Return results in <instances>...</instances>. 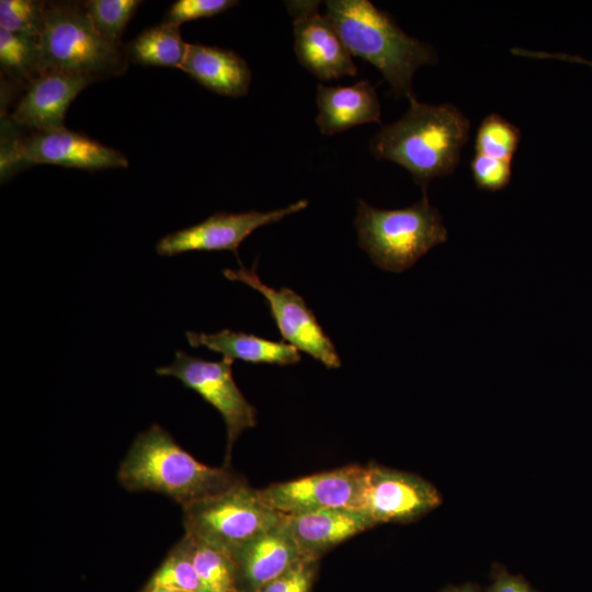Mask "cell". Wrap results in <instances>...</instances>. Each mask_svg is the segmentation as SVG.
I'll use <instances>...</instances> for the list:
<instances>
[{
  "label": "cell",
  "mask_w": 592,
  "mask_h": 592,
  "mask_svg": "<svg viewBox=\"0 0 592 592\" xmlns=\"http://www.w3.org/2000/svg\"><path fill=\"white\" fill-rule=\"evenodd\" d=\"M409 99L407 112L383 126L371 139L377 159L392 161L410 172L426 193L434 178L452 173L469 138L468 118L452 104L431 105Z\"/></svg>",
  "instance_id": "6da1fadb"
},
{
  "label": "cell",
  "mask_w": 592,
  "mask_h": 592,
  "mask_svg": "<svg viewBox=\"0 0 592 592\" xmlns=\"http://www.w3.org/2000/svg\"><path fill=\"white\" fill-rule=\"evenodd\" d=\"M117 479L128 491L162 493L181 506L244 481L230 465L213 467L198 462L158 424L136 436Z\"/></svg>",
  "instance_id": "7a4b0ae2"
},
{
  "label": "cell",
  "mask_w": 592,
  "mask_h": 592,
  "mask_svg": "<svg viewBox=\"0 0 592 592\" xmlns=\"http://www.w3.org/2000/svg\"><path fill=\"white\" fill-rule=\"evenodd\" d=\"M325 14L350 54L376 67L397 96L414 95V72L437 61L429 44L409 36L368 0H328Z\"/></svg>",
  "instance_id": "3957f363"
},
{
  "label": "cell",
  "mask_w": 592,
  "mask_h": 592,
  "mask_svg": "<svg viewBox=\"0 0 592 592\" xmlns=\"http://www.w3.org/2000/svg\"><path fill=\"white\" fill-rule=\"evenodd\" d=\"M127 59L121 43L111 42L96 31L83 4L46 2L38 37V75L60 72L94 82L122 75Z\"/></svg>",
  "instance_id": "277c9868"
},
{
  "label": "cell",
  "mask_w": 592,
  "mask_h": 592,
  "mask_svg": "<svg viewBox=\"0 0 592 592\" xmlns=\"http://www.w3.org/2000/svg\"><path fill=\"white\" fill-rule=\"evenodd\" d=\"M355 228L360 247L378 267L400 273L447 240V229L426 193L415 204L380 209L360 200Z\"/></svg>",
  "instance_id": "5b68a950"
},
{
  "label": "cell",
  "mask_w": 592,
  "mask_h": 592,
  "mask_svg": "<svg viewBox=\"0 0 592 592\" xmlns=\"http://www.w3.org/2000/svg\"><path fill=\"white\" fill-rule=\"evenodd\" d=\"M182 515L185 533L231 555L282 519L246 481L182 506Z\"/></svg>",
  "instance_id": "8992f818"
},
{
  "label": "cell",
  "mask_w": 592,
  "mask_h": 592,
  "mask_svg": "<svg viewBox=\"0 0 592 592\" xmlns=\"http://www.w3.org/2000/svg\"><path fill=\"white\" fill-rule=\"evenodd\" d=\"M232 363V358L225 356L213 362L179 350L171 364L156 368L160 376L179 379L221 414L227 432L226 465H229L236 440L257 423L255 408L246 399L234 379Z\"/></svg>",
  "instance_id": "52a82bcc"
},
{
  "label": "cell",
  "mask_w": 592,
  "mask_h": 592,
  "mask_svg": "<svg viewBox=\"0 0 592 592\" xmlns=\"http://www.w3.org/2000/svg\"><path fill=\"white\" fill-rule=\"evenodd\" d=\"M366 466L349 465L259 489L263 502L283 515L327 509L358 510Z\"/></svg>",
  "instance_id": "ba28073f"
},
{
  "label": "cell",
  "mask_w": 592,
  "mask_h": 592,
  "mask_svg": "<svg viewBox=\"0 0 592 592\" xmlns=\"http://www.w3.org/2000/svg\"><path fill=\"white\" fill-rule=\"evenodd\" d=\"M255 266L257 262L250 270L242 265L239 270L225 269L223 274L226 278L242 282L263 295L283 341L309 354L328 368L340 367V356L333 342L325 333L306 301L289 288L276 291L264 284L257 274Z\"/></svg>",
  "instance_id": "9c48e42d"
},
{
  "label": "cell",
  "mask_w": 592,
  "mask_h": 592,
  "mask_svg": "<svg viewBox=\"0 0 592 592\" xmlns=\"http://www.w3.org/2000/svg\"><path fill=\"white\" fill-rule=\"evenodd\" d=\"M442 502L439 490L422 477L379 465L366 466L358 510L376 525L420 519Z\"/></svg>",
  "instance_id": "30bf717a"
},
{
  "label": "cell",
  "mask_w": 592,
  "mask_h": 592,
  "mask_svg": "<svg viewBox=\"0 0 592 592\" xmlns=\"http://www.w3.org/2000/svg\"><path fill=\"white\" fill-rule=\"evenodd\" d=\"M57 164L84 170L126 168V157L84 135L66 128L50 132H35L23 139H16L2 153V173L13 166Z\"/></svg>",
  "instance_id": "8fae6325"
},
{
  "label": "cell",
  "mask_w": 592,
  "mask_h": 592,
  "mask_svg": "<svg viewBox=\"0 0 592 592\" xmlns=\"http://www.w3.org/2000/svg\"><path fill=\"white\" fill-rule=\"evenodd\" d=\"M307 205V200H299L270 212L216 213L198 224L166 235L157 242L156 251L162 257H174L192 251L228 250L238 258L239 244L255 229L276 223Z\"/></svg>",
  "instance_id": "7c38bea8"
},
{
  "label": "cell",
  "mask_w": 592,
  "mask_h": 592,
  "mask_svg": "<svg viewBox=\"0 0 592 592\" xmlns=\"http://www.w3.org/2000/svg\"><path fill=\"white\" fill-rule=\"evenodd\" d=\"M285 5L293 19L294 50L305 69L320 80L357 75L339 33L326 14L320 13V1L293 0Z\"/></svg>",
  "instance_id": "4fadbf2b"
},
{
  "label": "cell",
  "mask_w": 592,
  "mask_h": 592,
  "mask_svg": "<svg viewBox=\"0 0 592 592\" xmlns=\"http://www.w3.org/2000/svg\"><path fill=\"white\" fill-rule=\"evenodd\" d=\"M281 525L304 557L320 559L328 550L376 524L355 509H327L287 514Z\"/></svg>",
  "instance_id": "5bb4252c"
},
{
  "label": "cell",
  "mask_w": 592,
  "mask_h": 592,
  "mask_svg": "<svg viewBox=\"0 0 592 592\" xmlns=\"http://www.w3.org/2000/svg\"><path fill=\"white\" fill-rule=\"evenodd\" d=\"M90 83L88 79L60 72L39 73L30 81L12 119L36 132L65 128L70 103Z\"/></svg>",
  "instance_id": "9a60e30c"
},
{
  "label": "cell",
  "mask_w": 592,
  "mask_h": 592,
  "mask_svg": "<svg viewBox=\"0 0 592 592\" xmlns=\"http://www.w3.org/2000/svg\"><path fill=\"white\" fill-rule=\"evenodd\" d=\"M232 557L238 588L243 592H258L304 556L280 521L239 547Z\"/></svg>",
  "instance_id": "2e32d148"
},
{
  "label": "cell",
  "mask_w": 592,
  "mask_h": 592,
  "mask_svg": "<svg viewBox=\"0 0 592 592\" xmlns=\"http://www.w3.org/2000/svg\"><path fill=\"white\" fill-rule=\"evenodd\" d=\"M316 124L325 136H333L356 125L380 123V103L368 80L352 86L317 87Z\"/></svg>",
  "instance_id": "e0dca14e"
},
{
  "label": "cell",
  "mask_w": 592,
  "mask_h": 592,
  "mask_svg": "<svg viewBox=\"0 0 592 592\" xmlns=\"http://www.w3.org/2000/svg\"><path fill=\"white\" fill-rule=\"evenodd\" d=\"M203 87L226 96H242L249 91L251 70L237 53L202 44H189L181 66Z\"/></svg>",
  "instance_id": "ac0fdd59"
},
{
  "label": "cell",
  "mask_w": 592,
  "mask_h": 592,
  "mask_svg": "<svg viewBox=\"0 0 592 592\" xmlns=\"http://www.w3.org/2000/svg\"><path fill=\"white\" fill-rule=\"evenodd\" d=\"M185 335L191 346H204L232 360L281 366L300 361L299 351L293 345L284 341H270L254 334L224 329L216 333L186 331Z\"/></svg>",
  "instance_id": "d6986e66"
},
{
  "label": "cell",
  "mask_w": 592,
  "mask_h": 592,
  "mask_svg": "<svg viewBox=\"0 0 592 592\" xmlns=\"http://www.w3.org/2000/svg\"><path fill=\"white\" fill-rule=\"evenodd\" d=\"M179 27L162 22L144 30L126 48L127 57L144 66L181 68L189 44Z\"/></svg>",
  "instance_id": "ffe728a7"
},
{
  "label": "cell",
  "mask_w": 592,
  "mask_h": 592,
  "mask_svg": "<svg viewBox=\"0 0 592 592\" xmlns=\"http://www.w3.org/2000/svg\"><path fill=\"white\" fill-rule=\"evenodd\" d=\"M193 565L209 592L238 588V572L232 555L187 533L184 534Z\"/></svg>",
  "instance_id": "44dd1931"
},
{
  "label": "cell",
  "mask_w": 592,
  "mask_h": 592,
  "mask_svg": "<svg viewBox=\"0 0 592 592\" xmlns=\"http://www.w3.org/2000/svg\"><path fill=\"white\" fill-rule=\"evenodd\" d=\"M147 585L185 592H209L193 565L184 536L169 551Z\"/></svg>",
  "instance_id": "7402d4cb"
},
{
  "label": "cell",
  "mask_w": 592,
  "mask_h": 592,
  "mask_svg": "<svg viewBox=\"0 0 592 592\" xmlns=\"http://www.w3.org/2000/svg\"><path fill=\"white\" fill-rule=\"evenodd\" d=\"M0 64L11 77L33 80L38 76V38L0 27Z\"/></svg>",
  "instance_id": "603a6c76"
},
{
  "label": "cell",
  "mask_w": 592,
  "mask_h": 592,
  "mask_svg": "<svg viewBox=\"0 0 592 592\" xmlns=\"http://www.w3.org/2000/svg\"><path fill=\"white\" fill-rule=\"evenodd\" d=\"M521 140V132L499 114H490L481 122L475 148L477 153L512 161Z\"/></svg>",
  "instance_id": "cb8c5ba5"
},
{
  "label": "cell",
  "mask_w": 592,
  "mask_h": 592,
  "mask_svg": "<svg viewBox=\"0 0 592 592\" xmlns=\"http://www.w3.org/2000/svg\"><path fill=\"white\" fill-rule=\"evenodd\" d=\"M140 3L138 0H89L83 8L102 36L121 43V35Z\"/></svg>",
  "instance_id": "d4e9b609"
},
{
  "label": "cell",
  "mask_w": 592,
  "mask_h": 592,
  "mask_svg": "<svg viewBox=\"0 0 592 592\" xmlns=\"http://www.w3.org/2000/svg\"><path fill=\"white\" fill-rule=\"evenodd\" d=\"M46 2L1 0L0 27L11 33L38 38L44 26Z\"/></svg>",
  "instance_id": "484cf974"
},
{
  "label": "cell",
  "mask_w": 592,
  "mask_h": 592,
  "mask_svg": "<svg viewBox=\"0 0 592 592\" xmlns=\"http://www.w3.org/2000/svg\"><path fill=\"white\" fill-rule=\"evenodd\" d=\"M319 559L303 557L258 592H310Z\"/></svg>",
  "instance_id": "4316f807"
},
{
  "label": "cell",
  "mask_w": 592,
  "mask_h": 592,
  "mask_svg": "<svg viewBox=\"0 0 592 592\" xmlns=\"http://www.w3.org/2000/svg\"><path fill=\"white\" fill-rule=\"evenodd\" d=\"M474 181L479 190L496 192L510 184L511 161L477 153L470 161Z\"/></svg>",
  "instance_id": "83f0119b"
},
{
  "label": "cell",
  "mask_w": 592,
  "mask_h": 592,
  "mask_svg": "<svg viewBox=\"0 0 592 592\" xmlns=\"http://www.w3.org/2000/svg\"><path fill=\"white\" fill-rule=\"evenodd\" d=\"M238 3L235 0H178L169 8L164 22L180 26L187 21L220 14Z\"/></svg>",
  "instance_id": "f1b7e54d"
},
{
  "label": "cell",
  "mask_w": 592,
  "mask_h": 592,
  "mask_svg": "<svg viewBox=\"0 0 592 592\" xmlns=\"http://www.w3.org/2000/svg\"><path fill=\"white\" fill-rule=\"evenodd\" d=\"M487 592H537L528 582L516 574H512L501 566L493 568L492 582Z\"/></svg>",
  "instance_id": "f546056e"
},
{
  "label": "cell",
  "mask_w": 592,
  "mask_h": 592,
  "mask_svg": "<svg viewBox=\"0 0 592 592\" xmlns=\"http://www.w3.org/2000/svg\"><path fill=\"white\" fill-rule=\"evenodd\" d=\"M542 58H557V59H562V60H568V61L580 62V64H584V65H588V66L592 67V61L591 60H585L580 56H571V55H566V54H547V53H543Z\"/></svg>",
  "instance_id": "4dcf8cb0"
},
{
  "label": "cell",
  "mask_w": 592,
  "mask_h": 592,
  "mask_svg": "<svg viewBox=\"0 0 592 592\" xmlns=\"http://www.w3.org/2000/svg\"><path fill=\"white\" fill-rule=\"evenodd\" d=\"M441 592H480L479 589L473 583H465L460 585H448Z\"/></svg>",
  "instance_id": "1f68e13d"
},
{
  "label": "cell",
  "mask_w": 592,
  "mask_h": 592,
  "mask_svg": "<svg viewBox=\"0 0 592 592\" xmlns=\"http://www.w3.org/2000/svg\"><path fill=\"white\" fill-rule=\"evenodd\" d=\"M143 592H185L177 589L166 588V587H151L146 585Z\"/></svg>",
  "instance_id": "d6a6232c"
},
{
  "label": "cell",
  "mask_w": 592,
  "mask_h": 592,
  "mask_svg": "<svg viewBox=\"0 0 592 592\" xmlns=\"http://www.w3.org/2000/svg\"><path fill=\"white\" fill-rule=\"evenodd\" d=\"M225 592H243V591L240 589H236V590H230V591H225Z\"/></svg>",
  "instance_id": "836d02e7"
}]
</instances>
